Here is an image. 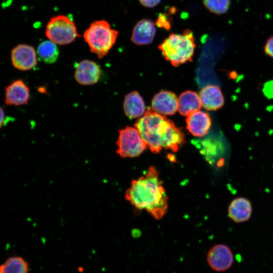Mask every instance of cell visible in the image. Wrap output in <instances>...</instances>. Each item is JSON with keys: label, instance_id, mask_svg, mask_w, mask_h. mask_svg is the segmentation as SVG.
<instances>
[{"label": "cell", "instance_id": "23", "mask_svg": "<svg viewBox=\"0 0 273 273\" xmlns=\"http://www.w3.org/2000/svg\"><path fill=\"white\" fill-rule=\"evenodd\" d=\"M142 5L147 8H153L157 6L161 0H139Z\"/></svg>", "mask_w": 273, "mask_h": 273}, {"label": "cell", "instance_id": "3", "mask_svg": "<svg viewBox=\"0 0 273 273\" xmlns=\"http://www.w3.org/2000/svg\"><path fill=\"white\" fill-rule=\"evenodd\" d=\"M195 48L193 33L189 29L182 34H170L158 46L163 56L174 66L191 61Z\"/></svg>", "mask_w": 273, "mask_h": 273}, {"label": "cell", "instance_id": "11", "mask_svg": "<svg viewBox=\"0 0 273 273\" xmlns=\"http://www.w3.org/2000/svg\"><path fill=\"white\" fill-rule=\"evenodd\" d=\"M152 108L153 111L162 115H173L178 110V99L174 93L162 90L153 98Z\"/></svg>", "mask_w": 273, "mask_h": 273}, {"label": "cell", "instance_id": "9", "mask_svg": "<svg viewBox=\"0 0 273 273\" xmlns=\"http://www.w3.org/2000/svg\"><path fill=\"white\" fill-rule=\"evenodd\" d=\"M101 75L100 66L92 60H83L76 65L74 78L81 85L96 84L99 81Z\"/></svg>", "mask_w": 273, "mask_h": 273}, {"label": "cell", "instance_id": "24", "mask_svg": "<svg viewBox=\"0 0 273 273\" xmlns=\"http://www.w3.org/2000/svg\"><path fill=\"white\" fill-rule=\"evenodd\" d=\"M6 115L4 110H3V108L1 107V124L0 126L1 127H2L5 124V119H6Z\"/></svg>", "mask_w": 273, "mask_h": 273}, {"label": "cell", "instance_id": "14", "mask_svg": "<svg viewBox=\"0 0 273 273\" xmlns=\"http://www.w3.org/2000/svg\"><path fill=\"white\" fill-rule=\"evenodd\" d=\"M202 106L206 110L216 111L224 105V98L221 89L215 85L203 87L199 94Z\"/></svg>", "mask_w": 273, "mask_h": 273}, {"label": "cell", "instance_id": "12", "mask_svg": "<svg viewBox=\"0 0 273 273\" xmlns=\"http://www.w3.org/2000/svg\"><path fill=\"white\" fill-rule=\"evenodd\" d=\"M186 124L187 129L192 135L201 138L210 129L211 120L207 113L198 110L187 116Z\"/></svg>", "mask_w": 273, "mask_h": 273}, {"label": "cell", "instance_id": "1", "mask_svg": "<svg viewBox=\"0 0 273 273\" xmlns=\"http://www.w3.org/2000/svg\"><path fill=\"white\" fill-rule=\"evenodd\" d=\"M125 197L136 208L146 210L158 220L168 209V197L154 166L149 167L144 175L131 181Z\"/></svg>", "mask_w": 273, "mask_h": 273}, {"label": "cell", "instance_id": "10", "mask_svg": "<svg viewBox=\"0 0 273 273\" xmlns=\"http://www.w3.org/2000/svg\"><path fill=\"white\" fill-rule=\"evenodd\" d=\"M30 93L29 87L22 80H16L5 87V104L8 106L27 104L30 99Z\"/></svg>", "mask_w": 273, "mask_h": 273}, {"label": "cell", "instance_id": "22", "mask_svg": "<svg viewBox=\"0 0 273 273\" xmlns=\"http://www.w3.org/2000/svg\"><path fill=\"white\" fill-rule=\"evenodd\" d=\"M264 50L266 55L273 58V36L266 40Z\"/></svg>", "mask_w": 273, "mask_h": 273}, {"label": "cell", "instance_id": "8", "mask_svg": "<svg viewBox=\"0 0 273 273\" xmlns=\"http://www.w3.org/2000/svg\"><path fill=\"white\" fill-rule=\"evenodd\" d=\"M11 59L13 66L22 71L31 70L37 64L34 48L26 44H19L15 46L12 50Z\"/></svg>", "mask_w": 273, "mask_h": 273}, {"label": "cell", "instance_id": "15", "mask_svg": "<svg viewBox=\"0 0 273 273\" xmlns=\"http://www.w3.org/2000/svg\"><path fill=\"white\" fill-rule=\"evenodd\" d=\"M155 33L154 23L149 19H142L134 25L131 40L137 45L148 44L153 40Z\"/></svg>", "mask_w": 273, "mask_h": 273}, {"label": "cell", "instance_id": "19", "mask_svg": "<svg viewBox=\"0 0 273 273\" xmlns=\"http://www.w3.org/2000/svg\"><path fill=\"white\" fill-rule=\"evenodd\" d=\"M37 53L40 60L47 64L55 63L59 54L56 44L49 39L43 41L39 44Z\"/></svg>", "mask_w": 273, "mask_h": 273}, {"label": "cell", "instance_id": "6", "mask_svg": "<svg viewBox=\"0 0 273 273\" xmlns=\"http://www.w3.org/2000/svg\"><path fill=\"white\" fill-rule=\"evenodd\" d=\"M116 145V153L121 158L138 157L148 147L139 130L136 128L130 126L119 130Z\"/></svg>", "mask_w": 273, "mask_h": 273}, {"label": "cell", "instance_id": "18", "mask_svg": "<svg viewBox=\"0 0 273 273\" xmlns=\"http://www.w3.org/2000/svg\"><path fill=\"white\" fill-rule=\"evenodd\" d=\"M28 262L22 257L8 258L0 266V273H28Z\"/></svg>", "mask_w": 273, "mask_h": 273}, {"label": "cell", "instance_id": "21", "mask_svg": "<svg viewBox=\"0 0 273 273\" xmlns=\"http://www.w3.org/2000/svg\"><path fill=\"white\" fill-rule=\"evenodd\" d=\"M156 25L159 27L169 29L170 28V23L166 15L161 14L157 18Z\"/></svg>", "mask_w": 273, "mask_h": 273}, {"label": "cell", "instance_id": "2", "mask_svg": "<svg viewBox=\"0 0 273 273\" xmlns=\"http://www.w3.org/2000/svg\"><path fill=\"white\" fill-rule=\"evenodd\" d=\"M135 127L154 154L162 148L177 152L185 142L184 133L172 121L150 109L138 119Z\"/></svg>", "mask_w": 273, "mask_h": 273}, {"label": "cell", "instance_id": "20", "mask_svg": "<svg viewBox=\"0 0 273 273\" xmlns=\"http://www.w3.org/2000/svg\"><path fill=\"white\" fill-rule=\"evenodd\" d=\"M205 8L216 15L226 13L230 9L231 0H203Z\"/></svg>", "mask_w": 273, "mask_h": 273}, {"label": "cell", "instance_id": "17", "mask_svg": "<svg viewBox=\"0 0 273 273\" xmlns=\"http://www.w3.org/2000/svg\"><path fill=\"white\" fill-rule=\"evenodd\" d=\"M202 106L199 96L195 92L188 90L183 93L178 99V110L185 116L200 110Z\"/></svg>", "mask_w": 273, "mask_h": 273}, {"label": "cell", "instance_id": "16", "mask_svg": "<svg viewBox=\"0 0 273 273\" xmlns=\"http://www.w3.org/2000/svg\"><path fill=\"white\" fill-rule=\"evenodd\" d=\"M123 108L125 115L130 119L143 116L146 112L144 101L136 92H132L125 96Z\"/></svg>", "mask_w": 273, "mask_h": 273}, {"label": "cell", "instance_id": "5", "mask_svg": "<svg viewBox=\"0 0 273 273\" xmlns=\"http://www.w3.org/2000/svg\"><path fill=\"white\" fill-rule=\"evenodd\" d=\"M45 34L47 38L58 45H67L80 36L74 21L64 15L52 17L48 22Z\"/></svg>", "mask_w": 273, "mask_h": 273}, {"label": "cell", "instance_id": "4", "mask_svg": "<svg viewBox=\"0 0 273 273\" xmlns=\"http://www.w3.org/2000/svg\"><path fill=\"white\" fill-rule=\"evenodd\" d=\"M118 32L106 20L93 22L84 31L83 37L90 51L99 59L106 56L115 44Z\"/></svg>", "mask_w": 273, "mask_h": 273}, {"label": "cell", "instance_id": "13", "mask_svg": "<svg viewBox=\"0 0 273 273\" xmlns=\"http://www.w3.org/2000/svg\"><path fill=\"white\" fill-rule=\"evenodd\" d=\"M252 206L250 201L245 197L234 199L230 203L228 214L230 218L236 223L248 221L252 213Z\"/></svg>", "mask_w": 273, "mask_h": 273}, {"label": "cell", "instance_id": "7", "mask_svg": "<svg viewBox=\"0 0 273 273\" xmlns=\"http://www.w3.org/2000/svg\"><path fill=\"white\" fill-rule=\"evenodd\" d=\"M208 265L213 270L223 272L229 270L234 262V255L231 248L223 244L213 245L206 255Z\"/></svg>", "mask_w": 273, "mask_h": 273}]
</instances>
